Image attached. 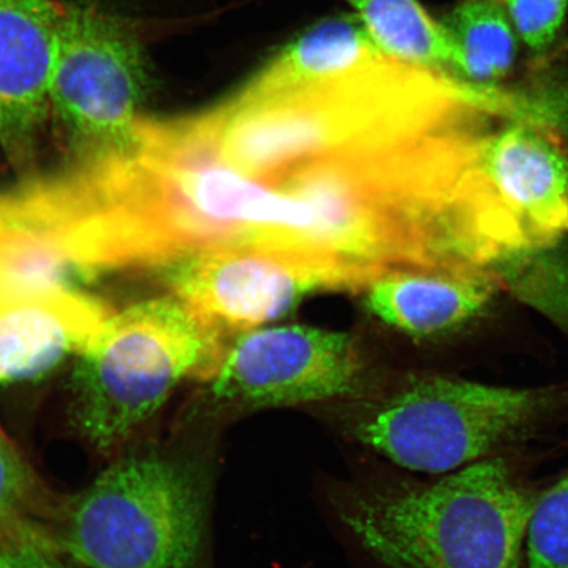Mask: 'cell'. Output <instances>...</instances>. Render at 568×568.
I'll return each instance as SVG.
<instances>
[{"label":"cell","mask_w":568,"mask_h":568,"mask_svg":"<svg viewBox=\"0 0 568 568\" xmlns=\"http://www.w3.org/2000/svg\"><path fill=\"white\" fill-rule=\"evenodd\" d=\"M181 204L203 247L288 255L337 290L371 286L422 267L424 232L408 144L333 155L265 176H245L211 155L184 170Z\"/></svg>","instance_id":"6da1fadb"},{"label":"cell","mask_w":568,"mask_h":568,"mask_svg":"<svg viewBox=\"0 0 568 568\" xmlns=\"http://www.w3.org/2000/svg\"><path fill=\"white\" fill-rule=\"evenodd\" d=\"M442 74L381 53L272 94H234L193 122L213 160L241 175L265 176L436 130L457 94Z\"/></svg>","instance_id":"7a4b0ae2"},{"label":"cell","mask_w":568,"mask_h":568,"mask_svg":"<svg viewBox=\"0 0 568 568\" xmlns=\"http://www.w3.org/2000/svg\"><path fill=\"white\" fill-rule=\"evenodd\" d=\"M537 496L486 458L426 485L358 496L343 518L390 568H518Z\"/></svg>","instance_id":"3957f363"},{"label":"cell","mask_w":568,"mask_h":568,"mask_svg":"<svg viewBox=\"0 0 568 568\" xmlns=\"http://www.w3.org/2000/svg\"><path fill=\"white\" fill-rule=\"evenodd\" d=\"M226 351L223 331L178 297L111 314L75 355L70 389L77 430L97 449H113L181 382L215 378Z\"/></svg>","instance_id":"277c9868"},{"label":"cell","mask_w":568,"mask_h":568,"mask_svg":"<svg viewBox=\"0 0 568 568\" xmlns=\"http://www.w3.org/2000/svg\"><path fill=\"white\" fill-rule=\"evenodd\" d=\"M444 195L453 230L475 261L536 251L568 233V160L530 124L449 133Z\"/></svg>","instance_id":"5b68a950"},{"label":"cell","mask_w":568,"mask_h":568,"mask_svg":"<svg viewBox=\"0 0 568 568\" xmlns=\"http://www.w3.org/2000/svg\"><path fill=\"white\" fill-rule=\"evenodd\" d=\"M347 417L362 444L409 470L449 473L527 438L552 414L548 389L483 385L453 376L415 374Z\"/></svg>","instance_id":"8992f818"},{"label":"cell","mask_w":568,"mask_h":568,"mask_svg":"<svg viewBox=\"0 0 568 568\" xmlns=\"http://www.w3.org/2000/svg\"><path fill=\"white\" fill-rule=\"evenodd\" d=\"M204 509L202 480L190 466L125 457L70 504L54 544L89 568H190Z\"/></svg>","instance_id":"52a82bcc"},{"label":"cell","mask_w":568,"mask_h":568,"mask_svg":"<svg viewBox=\"0 0 568 568\" xmlns=\"http://www.w3.org/2000/svg\"><path fill=\"white\" fill-rule=\"evenodd\" d=\"M148 71L132 27L91 3H63L51 111L74 161L132 144Z\"/></svg>","instance_id":"ba28073f"},{"label":"cell","mask_w":568,"mask_h":568,"mask_svg":"<svg viewBox=\"0 0 568 568\" xmlns=\"http://www.w3.org/2000/svg\"><path fill=\"white\" fill-rule=\"evenodd\" d=\"M367 388L351 336L301 325L245 332L212 379L217 400L248 408L353 399Z\"/></svg>","instance_id":"9c48e42d"},{"label":"cell","mask_w":568,"mask_h":568,"mask_svg":"<svg viewBox=\"0 0 568 568\" xmlns=\"http://www.w3.org/2000/svg\"><path fill=\"white\" fill-rule=\"evenodd\" d=\"M168 265L175 297L223 332L257 328L287 315L305 295L336 290L320 270L261 248H209Z\"/></svg>","instance_id":"30bf717a"},{"label":"cell","mask_w":568,"mask_h":568,"mask_svg":"<svg viewBox=\"0 0 568 568\" xmlns=\"http://www.w3.org/2000/svg\"><path fill=\"white\" fill-rule=\"evenodd\" d=\"M62 18L57 0H0V146L20 169L51 112Z\"/></svg>","instance_id":"8fae6325"},{"label":"cell","mask_w":568,"mask_h":568,"mask_svg":"<svg viewBox=\"0 0 568 568\" xmlns=\"http://www.w3.org/2000/svg\"><path fill=\"white\" fill-rule=\"evenodd\" d=\"M111 314L75 286L0 300V385L44 378L80 353Z\"/></svg>","instance_id":"7c38bea8"},{"label":"cell","mask_w":568,"mask_h":568,"mask_svg":"<svg viewBox=\"0 0 568 568\" xmlns=\"http://www.w3.org/2000/svg\"><path fill=\"white\" fill-rule=\"evenodd\" d=\"M373 315L414 337L445 335L478 316L491 296L488 284L466 274L395 270L367 287Z\"/></svg>","instance_id":"4fadbf2b"},{"label":"cell","mask_w":568,"mask_h":568,"mask_svg":"<svg viewBox=\"0 0 568 568\" xmlns=\"http://www.w3.org/2000/svg\"><path fill=\"white\" fill-rule=\"evenodd\" d=\"M381 53L357 17L326 19L284 47L236 94H272L338 74Z\"/></svg>","instance_id":"5bb4252c"},{"label":"cell","mask_w":568,"mask_h":568,"mask_svg":"<svg viewBox=\"0 0 568 568\" xmlns=\"http://www.w3.org/2000/svg\"><path fill=\"white\" fill-rule=\"evenodd\" d=\"M383 54L409 65L460 74L462 57L444 23L418 0H346Z\"/></svg>","instance_id":"9a60e30c"},{"label":"cell","mask_w":568,"mask_h":568,"mask_svg":"<svg viewBox=\"0 0 568 568\" xmlns=\"http://www.w3.org/2000/svg\"><path fill=\"white\" fill-rule=\"evenodd\" d=\"M459 48L460 74L473 82L500 80L516 57L515 26L503 0H464L444 23Z\"/></svg>","instance_id":"2e32d148"},{"label":"cell","mask_w":568,"mask_h":568,"mask_svg":"<svg viewBox=\"0 0 568 568\" xmlns=\"http://www.w3.org/2000/svg\"><path fill=\"white\" fill-rule=\"evenodd\" d=\"M527 539L529 568H568V474L537 497Z\"/></svg>","instance_id":"e0dca14e"},{"label":"cell","mask_w":568,"mask_h":568,"mask_svg":"<svg viewBox=\"0 0 568 568\" xmlns=\"http://www.w3.org/2000/svg\"><path fill=\"white\" fill-rule=\"evenodd\" d=\"M36 491L38 480L31 465L0 428V535L24 524Z\"/></svg>","instance_id":"ac0fdd59"},{"label":"cell","mask_w":568,"mask_h":568,"mask_svg":"<svg viewBox=\"0 0 568 568\" xmlns=\"http://www.w3.org/2000/svg\"><path fill=\"white\" fill-rule=\"evenodd\" d=\"M515 30L532 51H544L558 38L568 0H503Z\"/></svg>","instance_id":"d6986e66"},{"label":"cell","mask_w":568,"mask_h":568,"mask_svg":"<svg viewBox=\"0 0 568 568\" xmlns=\"http://www.w3.org/2000/svg\"><path fill=\"white\" fill-rule=\"evenodd\" d=\"M0 568H70L53 539L28 524L0 535Z\"/></svg>","instance_id":"ffe728a7"},{"label":"cell","mask_w":568,"mask_h":568,"mask_svg":"<svg viewBox=\"0 0 568 568\" xmlns=\"http://www.w3.org/2000/svg\"><path fill=\"white\" fill-rule=\"evenodd\" d=\"M443 134H445V133H443ZM442 138H443V140L439 141V154H438V190H439V196H442V184H439V183H442V180H439V176H442V153H443L444 136H442ZM439 210H442V216H443L442 199H439ZM442 223H443L442 229H444L443 232H444V237H445L446 244L449 245L447 247L452 248L454 244L452 243L449 233H447V230H446V226H445V223H444V216L442 219ZM454 246H456V245H454ZM450 248H449V251H450Z\"/></svg>","instance_id":"44dd1931"}]
</instances>
